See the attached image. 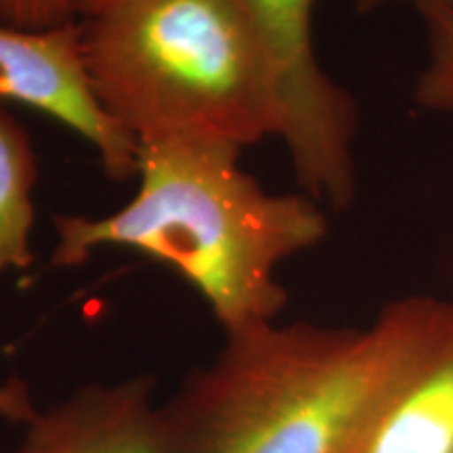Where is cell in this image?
Masks as SVG:
<instances>
[{"label": "cell", "instance_id": "1", "mask_svg": "<svg viewBox=\"0 0 453 453\" xmlns=\"http://www.w3.org/2000/svg\"><path fill=\"white\" fill-rule=\"evenodd\" d=\"M231 147L139 145L133 200L105 217L55 214V267H81L101 248L166 265L211 307L225 334L277 321L288 292L277 269L327 235L321 203L273 194Z\"/></svg>", "mask_w": 453, "mask_h": 453}, {"label": "cell", "instance_id": "2", "mask_svg": "<svg viewBox=\"0 0 453 453\" xmlns=\"http://www.w3.org/2000/svg\"><path fill=\"white\" fill-rule=\"evenodd\" d=\"M437 304L395 300L367 327L269 321L225 334L162 403V453H350Z\"/></svg>", "mask_w": 453, "mask_h": 453}, {"label": "cell", "instance_id": "3", "mask_svg": "<svg viewBox=\"0 0 453 453\" xmlns=\"http://www.w3.org/2000/svg\"><path fill=\"white\" fill-rule=\"evenodd\" d=\"M78 26L95 99L139 145L280 137L275 72L243 0H124Z\"/></svg>", "mask_w": 453, "mask_h": 453}, {"label": "cell", "instance_id": "4", "mask_svg": "<svg viewBox=\"0 0 453 453\" xmlns=\"http://www.w3.org/2000/svg\"><path fill=\"white\" fill-rule=\"evenodd\" d=\"M321 0H243L263 38L281 101L280 139L303 189L344 211L357 189V105L315 53L313 17Z\"/></svg>", "mask_w": 453, "mask_h": 453}, {"label": "cell", "instance_id": "5", "mask_svg": "<svg viewBox=\"0 0 453 453\" xmlns=\"http://www.w3.org/2000/svg\"><path fill=\"white\" fill-rule=\"evenodd\" d=\"M0 99L70 128L97 151L116 183L137 177L139 143L101 110L88 87L78 19L53 30L0 24Z\"/></svg>", "mask_w": 453, "mask_h": 453}, {"label": "cell", "instance_id": "6", "mask_svg": "<svg viewBox=\"0 0 453 453\" xmlns=\"http://www.w3.org/2000/svg\"><path fill=\"white\" fill-rule=\"evenodd\" d=\"M350 453H453V304L439 300Z\"/></svg>", "mask_w": 453, "mask_h": 453}, {"label": "cell", "instance_id": "7", "mask_svg": "<svg viewBox=\"0 0 453 453\" xmlns=\"http://www.w3.org/2000/svg\"><path fill=\"white\" fill-rule=\"evenodd\" d=\"M160 407L145 373L82 384L34 413L13 453H162Z\"/></svg>", "mask_w": 453, "mask_h": 453}, {"label": "cell", "instance_id": "8", "mask_svg": "<svg viewBox=\"0 0 453 453\" xmlns=\"http://www.w3.org/2000/svg\"><path fill=\"white\" fill-rule=\"evenodd\" d=\"M38 164L32 137L13 113L0 107V273L34 265V187Z\"/></svg>", "mask_w": 453, "mask_h": 453}, {"label": "cell", "instance_id": "9", "mask_svg": "<svg viewBox=\"0 0 453 453\" xmlns=\"http://www.w3.org/2000/svg\"><path fill=\"white\" fill-rule=\"evenodd\" d=\"M416 11L424 26L426 59L413 99L426 111L453 113V7L430 4Z\"/></svg>", "mask_w": 453, "mask_h": 453}, {"label": "cell", "instance_id": "10", "mask_svg": "<svg viewBox=\"0 0 453 453\" xmlns=\"http://www.w3.org/2000/svg\"><path fill=\"white\" fill-rule=\"evenodd\" d=\"M70 0H0V24L21 30H53L72 24Z\"/></svg>", "mask_w": 453, "mask_h": 453}, {"label": "cell", "instance_id": "11", "mask_svg": "<svg viewBox=\"0 0 453 453\" xmlns=\"http://www.w3.org/2000/svg\"><path fill=\"white\" fill-rule=\"evenodd\" d=\"M38 411L32 390L21 378L11 376L0 382V418L15 424H27Z\"/></svg>", "mask_w": 453, "mask_h": 453}, {"label": "cell", "instance_id": "12", "mask_svg": "<svg viewBox=\"0 0 453 453\" xmlns=\"http://www.w3.org/2000/svg\"><path fill=\"white\" fill-rule=\"evenodd\" d=\"M396 4H407V7L420 9V7H430V4H449L453 7V0H357V11L359 13H373V11L396 7Z\"/></svg>", "mask_w": 453, "mask_h": 453}, {"label": "cell", "instance_id": "13", "mask_svg": "<svg viewBox=\"0 0 453 453\" xmlns=\"http://www.w3.org/2000/svg\"><path fill=\"white\" fill-rule=\"evenodd\" d=\"M124 0H70V9L73 19H87V17L99 15L104 11L116 7Z\"/></svg>", "mask_w": 453, "mask_h": 453}]
</instances>
